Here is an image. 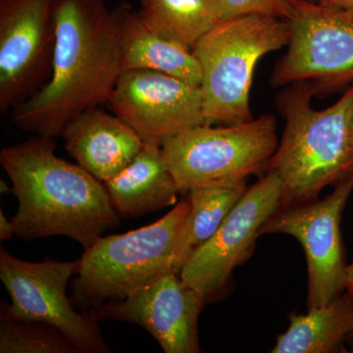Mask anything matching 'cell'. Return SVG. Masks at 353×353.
Returning a JSON list of instances; mask_svg holds the SVG:
<instances>
[{
    "label": "cell",
    "mask_w": 353,
    "mask_h": 353,
    "mask_svg": "<svg viewBox=\"0 0 353 353\" xmlns=\"http://www.w3.org/2000/svg\"><path fill=\"white\" fill-rule=\"evenodd\" d=\"M16 234L15 226H14L12 220L7 219L4 215L3 210L0 209V240H11Z\"/></svg>",
    "instance_id": "22"
},
{
    "label": "cell",
    "mask_w": 353,
    "mask_h": 353,
    "mask_svg": "<svg viewBox=\"0 0 353 353\" xmlns=\"http://www.w3.org/2000/svg\"><path fill=\"white\" fill-rule=\"evenodd\" d=\"M190 210V196L185 192L175 208L157 222L101 236L83 250L80 270L72 281L74 306L88 312L119 303L165 274L178 272L176 243Z\"/></svg>",
    "instance_id": "4"
},
{
    "label": "cell",
    "mask_w": 353,
    "mask_h": 353,
    "mask_svg": "<svg viewBox=\"0 0 353 353\" xmlns=\"http://www.w3.org/2000/svg\"><path fill=\"white\" fill-rule=\"evenodd\" d=\"M285 87L277 101L285 130L268 169L282 182L281 208L315 201L353 174V85L323 110L311 104L316 92L310 83Z\"/></svg>",
    "instance_id": "3"
},
{
    "label": "cell",
    "mask_w": 353,
    "mask_h": 353,
    "mask_svg": "<svg viewBox=\"0 0 353 353\" xmlns=\"http://www.w3.org/2000/svg\"><path fill=\"white\" fill-rule=\"evenodd\" d=\"M288 20L248 14L219 20L192 48L201 69L206 124L233 125L253 119L250 90L262 57L288 46Z\"/></svg>",
    "instance_id": "5"
},
{
    "label": "cell",
    "mask_w": 353,
    "mask_h": 353,
    "mask_svg": "<svg viewBox=\"0 0 353 353\" xmlns=\"http://www.w3.org/2000/svg\"><path fill=\"white\" fill-rule=\"evenodd\" d=\"M347 341H350V343H352V345H353V331L352 333H350V336H348Z\"/></svg>",
    "instance_id": "27"
},
{
    "label": "cell",
    "mask_w": 353,
    "mask_h": 353,
    "mask_svg": "<svg viewBox=\"0 0 353 353\" xmlns=\"http://www.w3.org/2000/svg\"><path fill=\"white\" fill-rule=\"evenodd\" d=\"M282 182L267 171L259 182L248 187L212 238L201 246L180 272L185 284L205 297L217 299L236 267L252 254L267 220L282 206Z\"/></svg>",
    "instance_id": "11"
},
{
    "label": "cell",
    "mask_w": 353,
    "mask_h": 353,
    "mask_svg": "<svg viewBox=\"0 0 353 353\" xmlns=\"http://www.w3.org/2000/svg\"><path fill=\"white\" fill-rule=\"evenodd\" d=\"M80 259L61 262H30L0 248V280L11 303H2L0 312L17 319L48 323L60 330L81 353L112 352L99 321L78 310L67 296L69 281L80 270Z\"/></svg>",
    "instance_id": "8"
},
{
    "label": "cell",
    "mask_w": 353,
    "mask_h": 353,
    "mask_svg": "<svg viewBox=\"0 0 353 353\" xmlns=\"http://www.w3.org/2000/svg\"><path fill=\"white\" fill-rule=\"evenodd\" d=\"M119 32L123 71L150 70L190 85L201 83V69L192 50L152 29L129 4L113 9Z\"/></svg>",
    "instance_id": "15"
},
{
    "label": "cell",
    "mask_w": 353,
    "mask_h": 353,
    "mask_svg": "<svg viewBox=\"0 0 353 353\" xmlns=\"http://www.w3.org/2000/svg\"><path fill=\"white\" fill-rule=\"evenodd\" d=\"M352 190L353 174L323 199L279 209L260 231V236L290 234L303 245L307 260L308 309L326 305L345 290L341 220Z\"/></svg>",
    "instance_id": "9"
},
{
    "label": "cell",
    "mask_w": 353,
    "mask_h": 353,
    "mask_svg": "<svg viewBox=\"0 0 353 353\" xmlns=\"http://www.w3.org/2000/svg\"><path fill=\"white\" fill-rule=\"evenodd\" d=\"M61 137L69 154L102 183L124 170L143 145L126 122L99 106L70 120Z\"/></svg>",
    "instance_id": "14"
},
{
    "label": "cell",
    "mask_w": 353,
    "mask_h": 353,
    "mask_svg": "<svg viewBox=\"0 0 353 353\" xmlns=\"http://www.w3.org/2000/svg\"><path fill=\"white\" fill-rule=\"evenodd\" d=\"M350 143H352V145L353 146V113L352 123H350Z\"/></svg>",
    "instance_id": "26"
},
{
    "label": "cell",
    "mask_w": 353,
    "mask_h": 353,
    "mask_svg": "<svg viewBox=\"0 0 353 353\" xmlns=\"http://www.w3.org/2000/svg\"><path fill=\"white\" fill-rule=\"evenodd\" d=\"M146 24L190 50L220 20L218 0H141Z\"/></svg>",
    "instance_id": "19"
},
{
    "label": "cell",
    "mask_w": 353,
    "mask_h": 353,
    "mask_svg": "<svg viewBox=\"0 0 353 353\" xmlns=\"http://www.w3.org/2000/svg\"><path fill=\"white\" fill-rule=\"evenodd\" d=\"M103 183L114 210L122 218H138L175 205L181 194L161 145L154 141H143L131 163Z\"/></svg>",
    "instance_id": "16"
},
{
    "label": "cell",
    "mask_w": 353,
    "mask_h": 353,
    "mask_svg": "<svg viewBox=\"0 0 353 353\" xmlns=\"http://www.w3.org/2000/svg\"><path fill=\"white\" fill-rule=\"evenodd\" d=\"M57 0H0V113L50 80Z\"/></svg>",
    "instance_id": "10"
},
{
    "label": "cell",
    "mask_w": 353,
    "mask_h": 353,
    "mask_svg": "<svg viewBox=\"0 0 353 353\" xmlns=\"http://www.w3.org/2000/svg\"><path fill=\"white\" fill-rule=\"evenodd\" d=\"M294 0H218L220 20L248 14L289 20Z\"/></svg>",
    "instance_id": "21"
},
{
    "label": "cell",
    "mask_w": 353,
    "mask_h": 353,
    "mask_svg": "<svg viewBox=\"0 0 353 353\" xmlns=\"http://www.w3.org/2000/svg\"><path fill=\"white\" fill-rule=\"evenodd\" d=\"M205 297L183 283L178 272H169L119 303L88 311L97 321L132 323L146 330L165 353L201 352L199 317Z\"/></svg>",
    "instance_id": "13"
},
{
    "label": "cell",
    "mask_w": 353,
    "mask_h": 353,
    "mask_svg": "<svg viewBox=\"0 0 353 353\" xmlns=\"http://www.w3.org/2000/svg\"><path fill=\"white\" fill-rule=\"evenodd\" d=\"M310 1L318 2V0H310Z\"/></svg>",
    "instance_id": "28"
},
{
    "label": "cell",
    "mask_w": 353,
    "mask_h": 353,
    "mask_svg": "<svg viewBox=\"0 0 353 353\" xmlns=\"http://www.w3.org/2000/svg\"><path fill=\"white\" fill-rule=\"evenodd\" d=\"M288 51L272 72L271 85L307 82L317 95L353 82V13L294 0Z\"/></svg>",
    "instance_id": "7"
},
{
    "label": "cell",
    "mask_w": 353,
    "mask_h": 353,
    "mask_svg": "<svg viewBox=\"0 0 353 353\" xmlns=\"http://www.w3.org/2000/svg\"><path fill=\"white\" fill-rule=\"evenodd\" d=\"M279 145L277 122L270 114L239 124H204L165 139V161L181 194L194 188L246 183L268 170Z\"/></svg>",
    "instance_id": "6"
},
{
    "label": "cell",
    "mask_w": 353,
    "mask_h": 353,
    "mask_svg": "<svg viewBox=\"0 0 353 353\" xmlns=\"http://www.w3.org/2000/svg\"><path fill=\"white\" fill-rule=\"evenodd\" d=\"M320 6L353 13V0H318Z\"/></svg>",
    "instance_id": "23"
},
{
    "label": "cell",
    "mask_w": 353,
    "mask_h": 353,
    "mask_svg": "<svg viewBox=\"0 0 353 353\" xmlns=\"http://www.w3.org/2000/svg\"><path fill=\"white\" fill-rule=\"evenodd\" d=\"M54 138L36 134L0 152L18 209L16 236L31 241L64 236L83 250L119 226L104 183L79 164L55 154Z\"/></svg>",
    "instance_id": "2"
},
{
    "label": "cell",
    "mask_w": 353,
    "mask_h": 353,
    "mask_svg": "<svg viewBox=\"0 0 353 353\" xmlns=\"http://www.w3.org/2000/svg\"><path fill=\"white\" fill-rule=\"evenodd\" d=\"M248 188L246 183H241L228 187L194 188L188 192L190 210L179 236L175 254L179 273L192 253L212 238Z\"/></svg>",
    "instance_id": "18"
},
{
    "label": "cell",
    "mask_w": 353,
    "mask_h": 353,
    "mask_svg": "<svg viewBox=\"0 0 353 353\" xmlns=\"http://www.w3.org/2000/svg\"><path fill=\"white\" fill-rule=\"evenodd\" d=\"M108 104L143 141L159 145L206 124L199 85L150 70L123 71Z\"/></svg>",
    "instance_id": "12"
},
{
    "label": "cell",
    "mask_w": 353,
    "mask_h": 353,
    "mask_svg": "<svg viewBox=\"0 0 353 353\" xmlns=\"http://www.w3.org/2000/svg\"><path fill=\"white\" fill-rule=\"evenodd\" d=\"M345 290L347 294L353 296V262L350 266H347L345 271Z\"/></svg>",
    "instance_id": "24"
},
{
    "label": "cell",
    "mask_w": 353,
    "mask_h": 353,
    "mask_svg": "<svg viewBox=\"0 0 353 353\" xmlns=\"http://www.w3.org/2000/svg\"><path fill=\"white\" fill-rule=\"evenodd\" d=\"M50 80L12 109L25 132L61 136L70 120L108 103L123 72L117 21L104 0H57Z\"/></svg>",
    "instance_id": "1"
},
{
    "label": "cell",
    "mask_w": 353,
    "mask_h": 353,
    "mask_svg": "<svg viewBox=\"0 0 353 353\" xmlns=\"http://www.w3.org/2000/svg\"><path fill=\"white\" fill-rule=\"evenodd\" d=\"M0 353H81L75 343L48 323L0 312Z\"/></svg>",
    "instance_id": "20"
},
{
    "label": "cell",
    "mask_w": 353,
    "mask_h": 353,
    "mask_svg": "<svg viewBox=\"0 0 353 353\" xmlns=\"http://www.w3.org/2000/svg\"><path fill=\"white\" fill-rule=\"evenodd\" d=\"M0 192L1 194H7V192H13V188H10L8 183L4 182L3 180L0 181Z\"/></svg>",
    "instance_id": "25"
},
{
    "label": "cell",
    "mask_w": 353,
    "mask_h": 353,
    "mask_svg": "<svg viewBox=\"0 0 353 353\" xmlns=\"http://www.w3.org/2000/svg\"><path fill=\"white\" fill-rule=\"evenodd\" d=\"M353 331V296L345 294L303 315L290 317L289 329L279 336L273 353L345 352L343 343Z\"/></svg>",
    "instance_id": "17"
}]
</instances>
